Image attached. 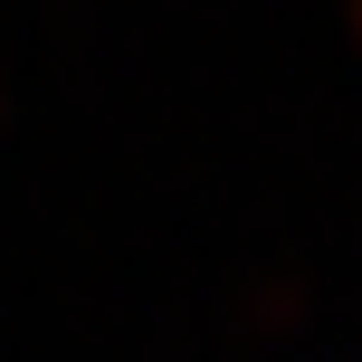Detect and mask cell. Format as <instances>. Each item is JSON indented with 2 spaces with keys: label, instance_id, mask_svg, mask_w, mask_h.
<instances>
[]
</instances>
